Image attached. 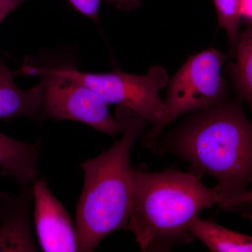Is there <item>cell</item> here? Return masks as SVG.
I'll use <instances>...</instances> for the list:
<instances>
[{"mask_svg": "<svg viewBox=\"0 0 252 252\" xmlns=\"http://www.w3.org/2000/svg\"><path fill=\"white\" fill-rule=\"evenodd\" d=\"M58 72L84 83L107 104L124 106L150 122L153 127L144 135L142 144L150 149L165 126L173 121L171 112L159 95L168 85L165 68L156 65L145 74H129L116 69L105 73L86 72L72 67L55 68Z\"/></svg>", "mask_w": 252, "mask_h": 252, "instance_id": "4", "label": "cell"}, {"mask_svg": "<svg viewBox=\"0 0 252 252\" xmlns=\"http://www.w3.org/2000/svg\"><path fill=\"white\" fill-rule=\"evenodd\" d=\"M228 56L208 49L189 58L169 81L165 97L172 118L218 105L228 100L220 74Z\"/></svg>", "mask_w": 252, "mask_h": 252, "instance_id": "6", "label": "cell"}, {"mask_svg": "<svg viewBox=\"0 0 252 252\" xmlns=\"http://www.w3.org/2000/svg\"><path fill=\"white\" fill-rule=\"evenodd\" d=\"M217 205L223 210L243 207L247 210L248 213L249 212V215L252 220V187L235 196L221 199L218 202Z\"/></svg>", "mask_w": 252, "mask_h": 252, "instance_id": "14", "label": "cell"}, {"mask_svg": "<svg viewBox=\"0 0 252 252\" xmlns=\"http://www.w3.org/2000/svg\"><path fill=\"white\" fill-rule=\"evenodd\" d=\"M116 119L123 136L81 167L84 182L76 212L78 251L93 252L107 235L127 229L132 209L133 169L130 152L147 121L135 111L118 106Z\"/></svg>", "mask_w": 252, "mask_h": 252, "instance_id": "2", "label": "cell"}, {"mask_svg": "<svg viewBox=\"0 0 252 252\" xmlns=\"http://www.w3.org/2000/svg\"><path fill=\"white\" fill-rule=\"evenodd\" d=\"M189 231L210 252H252V236L228 229L214 220L196 217Z\"/></svg>", "mask_w": 252, "mask_h": 252, "instance_id": "11", "label": "cell"}, {"mask_svg": "<svg viewBox=\"0 0 252 252\" xmlns=\"http://www.w3.org/2000/svg\"><path fill=\"white\" fill-rule=\"evenodd\" d=\"M241 19L252 23V0H239Z\"/></svg>", "mask_w": 252, "mask_h": 252, "instance_id": "17", "label": "cell"}, {"mask_svg": "<svg viewBox=\"0 0 252 252\" xmlns=\"http://www.w3.org/2000/svg\"><path fill=\"white\" fill-rule=\"evenodd\" d=\"M23 70L41 78L44 91L41 120L50 118L75 121L112 137L123 132L121 123L109 113L108 104L84 83L55 68L28 65Z\"/></svg>", "mask_w": 252, "mask_h": 252, "instance_id": "5", "label": "cell"}, {"mask_svg": "<svg viewBox=\"0 0 252 252\" xmlns=\"http://www.w3.org/2000/svg\"><path fill=\"white\" fill-rule=\"evenodd\" d=\"M241 100L190 113L151 150L175 154L216 179L220 200L243 193L252 184V123Z\"/></svg>", "mask_w": 252, "mask_h": 252, "instance_id": "1", "label": "cell"}, {"mask_svg": "<svg viewBox=\"0 0 252 252\" xmlns=\"http://www.w3.org/2000/svg\"><path fill=\"white\" fill-rule=\"evenodd\" d=\"M32 185L22 186L17 197L0 194V252H37L30 228Z\"/></svg>", "mask_w": 252, "mask_h": 252, "instance_id": "8", "label": "cell"}, {"mask_svg": "<svg viewBox=\"0 0 252 252\" xmlns=\"http://www.w3.org/2000/svg\"><path fill=\"white\" fill-rule=\"evenodd\" d=\"M32 187L34 226L42 251L79 252L76 224L46 181L39 179Z\"/></svg>", "mask_w": 252, "mask_h": 252, "instance_id": "7", "label": "cell"}, {"mask_svg": "<svg viewBox=\"0 0 252 252\" xmlns=\"http://www.w3.org/2000/svg\"><path fill=\"white\" fill-rule=\"evenodd\" d=\"M220 198L215 187H205L193 172L134 170L127 229L143 252L157 246L190 243L194 238L189 231L190 223Z\"/></svg>", "mask_w": 252, "mask_h": 252, "instance_id": "3", "label": "cell"}, {"mask_svg": "<svg viewBox=\"0 0 252 252\" xmlns=\"http://www.w3.org/2000/svg\"><path fill=\"white\" fill-rule=\"evenodd\" d=\"M68 1L81 14L91 18V19H97L102 0H68Z\"/></svg>", "mask_w": 252, "mask_h": 252, "instance_id": "15", "label": "cell"}, {"mask_svg": "<svg viewBox=\"0 0 252 252\" xmlns=\"http://www.w3.org/2000/svg\"><path fill=\"white\" fill-rule=\"evenodd\" d=\"M218 17L219 28H224L228 34V41L232 51L235 46L240 34V22L239 0H213Z\"/></svg>", "mask_w": 252, "mask_h": 252, "instance_id": "13", "label": "cell"}, {"mask_svg": "<svg viewBox=\"0 0 252 252\" xmlns=\"http://www.w3.org/2000/svg\"><path fill=\"white\" fill-rule=\"evenodd\" d=\"M109 1L115 3L118 6L127 8V9L135 7L139 4L138 0H109Z\"/></svg>", "mask_w": 252, "mask_h": 252, "instance_id": "18", "label": "cell"}, {"mask_svg": "<svg viewBox=\"0 0 252 252\" xmlns=\"http://www.w3.org/2000/svg\"><path fill=\"white\" fill-rule=\"evenodd\" d=\"M26 0H0V25Z\"/></svg>", "mask_w": 252, "mask_h": 252, "instance_id": "16", "label": "cell"}, {"mask_svg": "<svg viewBox=\"0 0 252 252\" xmlns=\"http://www.w3.org/2000/svg\"><path fill=\"white\" fill-rule=\"evenodd\" d=\"M14 76L0 57V120H11L18 116L41 120L42 84L39 81L34 87L23 90L16 85Z\"/></svg>", "mask_w": 252, "mask_h": 252, "instance_id": "9", "label": "cell"}, {"mask_svg": "<svg viewBox=\"0 0 252 252\" xmlns=\"http://www.w3.org/2000/svg\"><path fill=\"white\" fill-rule=\"evenodd\" d=\"M234 54L228 73L239 97L248 102L252 113V23L240 33Z\"/></svg>", "mask_w": 252, "mask_h": 252, "instance_id": "12", "label": "cell"}, {"mask_svg": "<svg viewBox=\"0 0 252 252\" xmlns=\"http://www.w3.org/2000/svg\"><path fill=\"white\" fill-rule=\"evenodd\" d=\"M41 142L24 143L0 132V170L6 177L20 185H33L39 180L36 167L40 153Z\"/></svg>", "mask_w": 252, "mask_h": 252, "instance_id": "10", "label": "cell"}]
</instances>
